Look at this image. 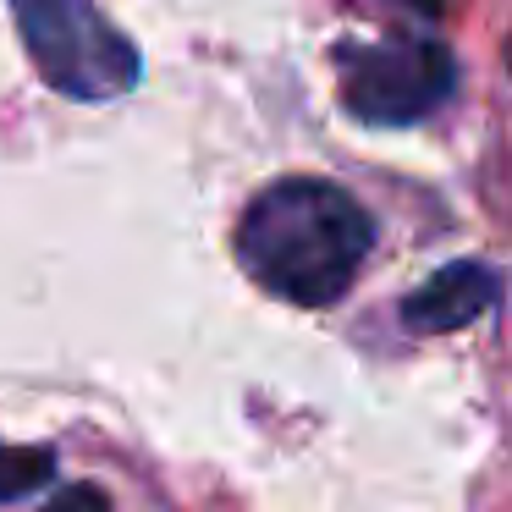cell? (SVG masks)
<instances>
[{
    "instance_id": "cell-1",
    "label": "cell",
    "mask_w": 512,
    "mask_h": 512,
    "mask_svg": "<svg viewBox=\"0 0 512 512\" xmlns=\"http://www.w3.org/2000/svg\"><path fill=\"white\" fill-rule=\"evenodd\" d=\"M375 243V221L347 188L325 177H281L237 215V265L281 303L331 309L347 298Z\"/></svg>"
},
{
    "instance_id": "cell-2",
    "label": "cell",
    "mask_w": 512,
    "mask_h": 512,
    "mask_svg": "<svg viewBox=\"0 0 512 512\" xmlns=\"http://www.w3.org/2000/svg\"><path fill=\"white\" fill-rule=\"evenodd\" d=\"M12 17L34 72L61 100H116L144 78L138 45L94 0H12Z\"/></svg>"
},
{
    "instance_id": "cell-3",
    "label": "cell",
    "mask_w": 512,
    "mask_h": 512,
    "mask_svg": "<svg viewBox=\"0 0 512 512\" xmlns=\"http://www.w3.org/2000/svg\"><path fill=\"white\" fill-rule=\"evenodd\" d=\"M336 72H342V105L369 127H413L441 111L457 89V67L446 45L424 34L342 45Z\"/></svg>"
},
{
    "instance_id": "cell-4",
    "label": "cell",
    "mask_w": 512,
    "mask_h": 512,
    "mask_svg": "<svg viewBox=\"0 0 512 512\" xmlns=\"http://www.w3.org/2000/svg\"><path fill=\"white\" fill-rule=\"evenodd\" d=\"M501 298V276L490 265H479V259H457V265H441L424 287H413L408 298H402V320L413 325V331H463V325H474L479 314H490V303Z\"/></svg>"
},
{
    "instance_id": "cell-5",
    "label": "cell",
    "mask_w": 512,
    "mask_h": 512,
    "mask_svg": "<svg viewBox=\"0 0 512 512\" xmlns=\"http://www.w3.org/2000/svg\"><path fill=\"white\" fill-rule=\"evenodd\" d=\"M56 479L50 446H0V501H23Z\"/></svg>"
},
{
    "instance_id": "cell-6",
    "label": "cell",
    "mask_w": 512,
    "mask_h": 512,
    "mask_svg": "<svg viewBox=\"0 0 512 512\" xmlns=\"http://www.w3.org/2000/svg\"><path fill=\"white\" fill-rule=\"evenodd\" d=\"M39 512H111V496H105L100 485H67L50 496V507Z\"/></svg>"
},
{
    "instance_id": "cell-7",
    "label": "cell",
    "mask_w": 512,
    "mask_h": 512,
    "mask_svg": "<svg viewBox=\"0 0 512 512\" xmlns=\"http://www.w3.org/2000/svg\"><path fill=\"white\" fill-rule=\"evenodd\" d=\"M380 6H402V12H419V17H441V0H380Z\"/></svg>"
}]
</instances>
